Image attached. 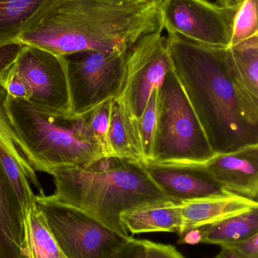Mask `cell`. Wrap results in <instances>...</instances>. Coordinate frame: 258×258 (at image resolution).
Returning a JSON list of instances; mask_svg holds the SVG:
<instances>
[{
  "label": "cell",
  "instance_id": "83f0119b",
  "mask_svg": "<svg viewBox=\"0 0 258 258\" xmlns=\"http://www.w3.org/2000/svg\"><path fill=\"white\" fill-rule=\"evenodd\" d=\"M24 45L18 41L0 45V75L13 64Z\"/></svg>",
  "mask_w": 258,
  "mask_h": 258
},
{
  "label": "cell",
  "instance_id": "44dd1931",
  "mask_svg": "<svg viewBox=\"0 0 258 258\" xmlns=\"http://www.w3.org/2000/svg\"><path fill=\"white\" fill-rule=\"evenodd\" d=\"M230 48V71L233 79L258 98V34Z\"/></svg>",
  "mask_w": 258,
  "mask_h": 258
},
{
  "label": "cell",
  "instance_id": "ba28073f",
  "mask_svg": "<svg viewBox=\"0 0 258 258\" xmlns=\"http://www.w3.org/2000/svg\"><path fill=\"white\" fill-rule=\"evenodd\" d=\"M163 30L142 36L127 51L124 86L117 99L133 120L140 117L151 94L160 89L171 69Z\"/></svg>",
  "mask_w": 258,
  "mask_h": 258
},
{
  "label": "cell",
  "instance_id": "603a6c76",
  "mask_svg": "<svg viewBox=\"0 0 258 258\" xmlns=\"http://www.w3.org/2000/svg\"><path fill=\"white\" fill-rule=\"evenodd\" d=\"M114 99L106 101L84 115L88 128L99 146L105 158H112L109 148V132Z\"/></svg>",
  "mask_w": 258,
  "mask_h": 258
},
{
  "label": "cell",
  "instance_id": "f1b7e54d",
  "mask_svg": "<svg viewBox=\"0 0 258 258\" xmlns=\"http://www.w3.org/2000/svg\"><path fill=\"white\" fill-rule=\"evenodd\" d=\"M117 258H145L140 239L133 238Z\"/></svg>",
  "mask_w": 258,
  "mask_h": 258
},
{
  "label": "cell",
  "instance_id": "3957f363",
  "mask_svg": "<svg viewBox=\"0 0 258 258\" xmlns=\"http://www.w3.org/2000/svg\"><path fill=\"white\" fill-rule=\"evenodd\" d=\"M51 197L75 208L126 237L121 221L124 212L147 203L171 200L148 177L142 162L104 158L89 168L53 170Z\"/></svg>",
  "mask_w": 258,
  "mask_h": 258
},
{
  "label": "cell",
  "instance_id": "cb8c5ba5",
  "mask_svg": "<svg viewBox=\"0 0 258 258\" xmlns=\"http://www.w3.org/2000/svg\"><path fill=\"white\" fill-rule=\"evenodd\" d=\"M258 0H242L235 18L231 45L258 34Z\"/></svg>",
  "mask_w": 258,
  "mask_h": 258
},
{
  "label": "cell",
  "instance_id": "8992f818",
  "mask_svg": "<svg viewBox=\"0 0 258 258\" xmlns=\"http://www.w3.org/2000/svg\"><path fill=\"white\" fill-rule=\"evenodd\" d=\"M36 203L66 258H117L133 238L118 234L45 194L36 195Z\"/></svg>",
  "mask_w": 258,
  "mask_h": 258
},
{
  "label": "cell",
  "instance_id": "9c48e42d",
  "mask_svg": "<svg viewBox=\"0 0 258 258\" xmlns=\"http://www.w3.org/2000/svg\"><path fill=\"white\" fill-rule=\"evenodd\" d=\"M241 1L227 6L208 0H165L159 6L164 29L201 45L228 48Z\"/></svg>",
  "mask_w": 258,
  "mask_h": 258
},
{
  "label": "cell",
  "instance_id": "ac0fdd59",
  "mask_svg": "<svg viewBox=\"0 0 258 258\" xmlns=\"http://www.w3.org/2000/svg\"><path fill=\"white\" fill-rule=\"evenodd\" d=\"M54 0H0V45L17 41Z\"/></svg>",
  "mask_w": 258,
  "mask_h": 258
},
{
  "label": "cell",
  "instance_id": "4fadbf2b",
  "mask_svg": "<svg viewBox=\"0 0 258 258\" xmlns=\"http://www.w3.org/2000/svg\"><path fill=\"white\" fill-rule=\"evenodd\" d=\"M151 181L177 203L233 194L198 170L142 162Z\"/></svg>",
  "mask_w": 258,
  "mask_h": 258
},
{
  "label": "cell",
  "instance_id": "ffe728a7",
  "mask_svg": "<svg viewBox=\"0 0 258 258\" xmlns=\"http://www.w3.org/2000/svg\"><path fill=\"white\" fill-rule=\"evenodd\" d=\"M201 243L219 246L239 242L258 233V208L200 228Z\"/></svg>",
  "mask_w": 258,
  "mask_h": 258
},
{
  "label": "cell",
  "instance_id": "5bb4252c",
  "mask_svg": "<svg viewBox=\"0 0 258 258\" xmlns=\"http://www.w3.org/2000/svg\"><path fill=\"white\" fill-rule=\"evenodd\" d=\"M180 207L183 219V234L188 230L202 228L257 209L258 203L257 200L230 194L183 202Z\"/></svg>",
  "mask_w": 258,
  "mask_h": 258
},
{
  "label": "cell",
  "instance_id": "4dcf8cb0",
  "mask_svg": "<svg viewBox=\"0 0 258 258\" xmlns=\"http://www.w3.org/2000/svg\"><path fill=\"white\" fill-rule=\"evenodd\" d=\"M213 258H243L233 250L227 248H221V251Z\"/></svg>",
  "mask_w": 258,
  "mask_h": 258
},
{
  "label": "cell",
  "instance_id": "4316f807",
  "mask_svg": "<svg viewBox=\"0 0 258 258\" xmlns=\"http://www.w3.org/2000/svg\"><path fill=\"white\" fill-rule=\"evenodd\" d=\"M221 248L233 250L243 258H258V233L239 242L223 245Z\"/></svg>",
  "mask_w": 258,
  "mask_h": 258
},
{
  "label": "cell",
  "instance_id": "9a60e30c",
  "mask_svg": "<svg viewBox=\"0 0 258 258\" xmlns=\"http://www.w3.org/2000/svg\"><path fill=\"white\" fill-rule=\"evenodd\" d=\"M121 223L130 235L176 233L183 230L180 203L172 200L147 203L121 214Z\"/></svg>",
  "mask_w": 258,
  "mask_h": 258
},
{
  "label": "cell",
  "instance_id": "8fae6325",
  "mask_svg": "<svg viewBox=\"0 0 258 258\" xmlns=\"http://www.w3.org/2000/svg\"><path fill=\"white\" fill-rule=\"evenodd\" d=\"M146 162L198 170L227 190L257 201L258 145L248 146L230 153H215L201 162Z\"/></svg>",
  "mask_w": 258,
  "mask_h": 258
},
{
  "label": "cell",
  "instance_id": "52a82bcc",
  "mask_svg": "<svg viewBox=\"0 0 258 258\" xmlns=\"http://www.w3.org/2000/svg\"><path fill=\"white\" fill-rule=\"evenodd\" d=\"M127 52L84 51L65 56L70 116L80 117L120 96L125 78Z\"/></svg>",
  "mask_w": 258,
  "mask_h": 258
},
{
  "label": "cell",
  "instance_id": "277c9868",
  "mask_svg": "<svg viewBox=\"0 0 258 258\" xmlns=\"http://www.w3.org/2000/svg\"><path fill=\"white\" fill-rule=\"evenodd\" d=\"M4 107L15 144L35 171L89 168L104 159L84 115L71 117L7 94Z\"/></svg>",
  "mask_w": 258,
  "mask_h": 258
},
{
  "label": "cell",
  "instance_id": "7a4b0ae2",
  "mask_svg": "<svg viewBox=\"0 0 258 258\" xmlns=\"http://www.w3.org/2000/svg\"><path fill=\"white\" fill-rule=\"evenodd\" d=\"M165 30L153 1L54 0L18 36L26 45L66 56L84 51L127 52L142 36Z\"/></svg>",
  "mask_w": 258,
  "mask_h": 258
},
{
  "label": "cell",
  "instance_id": "7402d4cb",
  "mask_svg": "<svg viewBox=\"0 0 258 258\" xmlns=\"http://www.w3.org/2000/svg\"><path fill=\"white\" fill-rule=\"evenodd\" d=\"M159 115V89L151 94L140 117L134 120L143 162L154 158V146L157 137Z\"/></svg>",
  "mask_w": 258,
  "mask_h": 258
},
{
  "label": "cell",
  "instance_id": "e0dca14e",
  "mask_svg": "<svg viewBox=\"0 0 258 258\" xmlns=\"http://www.w3.org/2000/svg\"><path fill=\"white\" fill-rule=\"evenodd\" d=\"M23 258H66L36 202L23 216Z\"/></svg>",
  "mask_w": 258,
  "mask_h": 258
},
{
  "label": "cell",
  "instance_id": "484cf974",
  "mask_svg": "<svg viewBox=\"0 0 258 258\" xmlns=\"http://www.w3.org/2000/svg\"><path fill=\"white\" fill-rule=\"evenodd\" d=\"M145 258H186L175 247L157 243L147 239H140Z\"/></svg>",
  "mask_w": 258,
  "mask_h": 258
},
{
  "label": "cell",
  "instance_id": "30bf717a",
  "mask_svg": "<svg viewBox=\"0 0 258 258\" xmlns=\"http://www.w3.org/2000/svg\"><path fill=\"white\" fill-rule=\"evenodd\" d=\"M14 64L30 91L29 103L70 115L71 99L65 56L24 45Z\"/></svg>",
  "mask_w": 258,
  "mask_h": 258
},
{
  "label": "cell",
  "instance_id": "d6986e66",
  "mask_svg": "<svg viewBox=\"0 0 258 258\" xmlns=\"http://www.w3.org/2000/svg\"><path fill=\"white\" fill-rule=\"evenodd\" d=\"M109 144L111 157L131 162H143L134 120L130 119L117 98L113 100L112 104Z\"/></svg>",
  "mask_w": 258,
  "mask_h": 258
},
{
  "label": "cell",
  "instance_id": "d6a6232c",
  "mask_svg": "<svg viewBox=\"0 0 258 258\" xmlns=\"http://www.w3.org/2000/svg\"><path fill=\"white\" fill-rule=\"evenodd\" d=\"M106 1L112 2L116 3H126V4H131V3H139L142 2L148 1V0H106ZM154 1V0H153Z\"/></svg>",
  "mask_w": 258,
  "mask_h": 258
},
{
  "label": "cell",
  "instance_id": "836d02e7",
  "mask_svg": "<svg viewBox=\"0 0 258 258\" xmlns=\"http://www.w3.org/2000/svg\"><path fill=\"white\" fill-rule=\"evenodd\" d=\"M154 2H156V3H157L158 5H159V6H161V5L162 4V3H164V2L165 1V0H154Z\"/></svg>",
  "mask_w": 258,
  "mask_h": 258
},
{
  "label": "cell",
  "instance_id": "f546056e",
  "mask_svg": "<svg viewBox=\"0 0 258 258\" xmlns=\"http://www.w3.org/2000/svg\"><path fill=\"white\" fill-rule=\"evenodd\" d=\"M201 233L200 229L188 230L180 236L178 244L180 245H197L201 243Z\"/></svg>",
  "mask_w": 258,
  "mask_h": 258
},
{
  "label": "cell",
  "instance_id": "2e32d148",
  "mask_svg": "<svg viewBox=\"0 0 258 258\" xmlns=\"http://www.w3.org/2000/svg\"><path fill=\"white\" fill-rule=\"evenodd\" d=\"M23 212L0 163V258H23Z\"/></svg>",
  "mask_w": 258,
  "mask_h": 258
},
{
  "label": "cell",
  "instance_id": "d4e9b609",
  "mask_svg": "<svg viewBox=\"0 0 258 258\" xmlns=\"http://www.w3.org/2000/svg\"><path fill=\"white\" fill-rule=\"evenodd\" d=\"M14 63L0 75V84L9 96L29 102L30 99V91L25 82L17 71Z\"/></svg>",
  "mask_w": 258,
  "mask_h": 258
},
{
  "label": "cell",
  "instance_id": "1f68e13d",
  "mask_svg": "<svg viewBox=\"0 0 258 258\" xmlns=\"http://www.w3.org/2000/svg\"><path fill=\"white\" fill-rule=\"evenodd\" d=\"M241 0H217V4L220 6H233L239 3Z\"/></svg>",
  "mask_w": 258,
  "mask_h": 258
},
{
  "label": "cell",
  "instance_id": "7c38bea8",
  "mask_svg": "<svg viewBox=\"0 0 258 258\" xmlns=\"http://www.w3.org/2000/svg\"><path fill=\"white\" fill-rule=\"evenodd\" d=\"M6 95V91L0 84V163L16 195L24 216L26 209L36 202L33 187L37 189L38 194L45 192L36 171L15 144L5 110Z\"/></svg>",
  "mask_w": 258,
  "mask_h": 258
},
{
  "label": "cell",
  "instance_id": "6da1fadb",
  "mask_svg": "<svg viewBox=\"0 0 258 258\" xmlns=\"http://www.w3.org/2000/svg\"><path fill=\"white\" fill-rule=\"evenodd\" d=\"M171 68L215 153L258 145V98L233 79L230 48L168 33Z\"/></svg>",
  "mask_w": 258,
  "mask_h": 258
},
{
  "label": "cell",
  "instance_id": "5b68a950",
  "mask_svg": "<svg viewBox=\"0 0 258 258\" xmlns=\"http://www.w3.org/2000/svg\"><path fill=\"white\" fill-rule=\"evenodd\" d=\"M215 154L171 68L159 89V125L149 162H201Z\"/></svg>",
  "mask_w": 258,
  "mask_h": 258
}]
</instances>
